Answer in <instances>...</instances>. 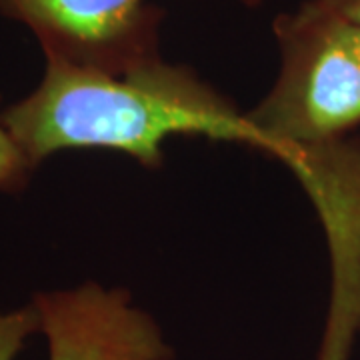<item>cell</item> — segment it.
<instances>
[{
    "label": "cell",
    "mask_w": 360,
    "mask_h": 360,
    "mask_svg": "<svg viewBox=\"0 0 360 360\" xmlns=\"http://www.w3.org/2000/svg\"><path fill=\"white\" fill-rule=\"evenodd\" d=\"M336 11L347 14L350 20L360 25V0H328Z\"/></svg>",
    "instance_id": "7"
},
{
    "label": "cell",
    "mask_w": 360,
    "mask_h": 360,
    "mask_svg": "<svg viewBox=\"0 0 360 360\" xmlns=\"http://www.w3.org/2000/svg\"><path fill=\"white\" fill-rule=\"evenodd\" d=\"M274 34L281 75L245 116L260 153L281 160L288 148L336 141L360 124V25L328 0H310L278 16Z\"/></svg>",
    "instance_id": "2"
},
{
    "label": "cell",
    "mask_w": 360,
    "mask_h": 360,
    "mask_svg": "<svg viewBox=\"0 0 360 360\" xmlns=\"http://www.w3.org/2000/svg\"><path fill=\"white\" fill-rule=\"evenodd\" d=\"M0 14L25 25L46 58L68 65L127 72L158 58L162 11L146 0H0Z\"/></svg>",
    "instance_id": "4"
},
{
    "label": "cell",
    "mask_w": 360,
    "mask_h": 360,
    "mask_svg": "<svg viewBox=\"0 0 360 360\" xmlns=\"http://www.w3.org/2000/svg\"><path fill=\"white\" fill-rule=\"evenodd\" d=\"M281 160L312 198L333 252V300L319 360H348L360 333V141L295 146Z\"/></svg>",
    "instance_id": "3"
},
{
    "label": "cell",
    "mask_w": 360,
    "mask_h": 360,
    "mask_svg": "<svg viewBox=\"0 0 360 360\" xmlns=\"http://www.w3.org/2000/svg\"><path fill=\"white\" fill-rule=\"evenodd\" d=\"M26 160L37 168L72 148H108L146 168L162 167V144L174 134L262 148L257 130L188 66L160 56L127 72H104L46 58L40 84L0 110Z\"/></svg>",
    "instance_id": "1"
},
{
    "label": "cell",
    "mask_w": 360,
    "mask_h": 360,
    "mask_svg": "<svg viewBox=\"0 0 360 360\" xmlns=\"http://www.w3.org/2000/svg\"><path fill=\"white\" fill-rule=\"evenodd\" d=\"M32 172L34 167L26 160L11 132L0 122V193H22Z\"/></svg>",
    "instance_id": "6"
},
{
    "label": "cell",
    "mask_w": 360,
    "mask_h": 360,
    "mask_svg": "<svg viewBox=\"0 0 360 360\" xmlns=\"http://www.w3.org/2000/svg\"><path fill=\"white\" fill-rule=\"evenodd\" d=\"M37 333H40V316L32 302L22 309L0 312V360L16 359L26 338Z\"/></svg>",
    "instance_id": "5"
}]
</instances>
